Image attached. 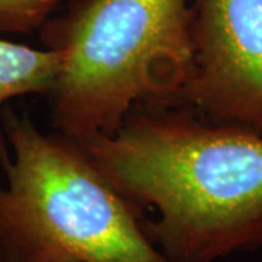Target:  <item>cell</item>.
<instances>
[{
    "mask_svg": "<svg viewBox=\"0 0 262 262\" xmlns=\"http://www.w3.org/2000/svg\"><path fill=\"white\" fill-rule=\"evenodd\" d=\"M60 0H0V33L28 34L40 29Z\"/></svg>",
    "mask_w": 262,
    "mask_h": 262,
    "instance_id": "obj_6",
    "label": "cell"
},
{
    "mask_svg": "<svg viewBox=\"0 0 262 262\" xmlns=\"http://www.w3.org/2000/svg\"><path fill=\"white\" fill-rule=\"evenodd\" d=\"M62 60L61 51L37 50L0 39V103L21 95L50 94Z\"/></svg>",
    "mask_w": 262,
    "mask_h": 262,
    "instance_id": "obj_5",
    "label": "cell"
},
{
    "mask_svg": "<svg viewBox=\"0 0 262 262\" xmlns=\"http://www.w3.org/2000/svg\"><path fill=\"white\" fill-rule=\"evenodd\" d=\"M170 262L262 248V133L178 101L136 103L110 136L77 141Z\"/></svg>",
    "mask_w": 262,
    "mask_h": 262,
    "instance_id": "obj_1",
    "label": "cell"
},
{
    "mask_svg": "<svg viewBox=\"0 0 262 262\" xmlns=\"http://www.w3.org/2000/svg\"><path fill=\"white\" fill-rule=\"evenodd\" d=\"M0 169V262H170L83 147L27 113H3Z\"/></svg>",
    "mask_w": 262,
    "mask_h": 262,
    "instance_id": "obj_3",
    "label": "cell"
},
{
    "mask_svg": "<svg viewBox=\"0 0 262 262\" xmlns=\"http://www.w3.org/2000/svg\"><path fill=\"white\" fill-rule=\"evenodd\" d=\"M192 21L189 0H71L40 28L63 54L48 95L58 133L110 136L136 103L175 100L192 71Z\"/></svg>",
    "mask_w": 262,
    "mask_h": 262,
    "instance_id": "obj_2",
    "label": "cell"
},
{
    "mask_svg": "<svg viewBox=\"0 0 262 262\" xmlns=\"http://www.w3.org/2000/svg\"><path fill=\"white\" fill-rule=\"evenodd\" d=\"M193 66L175 100L262 133V0H189Z\"/></svg>",
    "mask_w": 262,
    "mask_h": 262,
    "instance_id": "obj_4",
    "label": "cell"
}]
</instances>
